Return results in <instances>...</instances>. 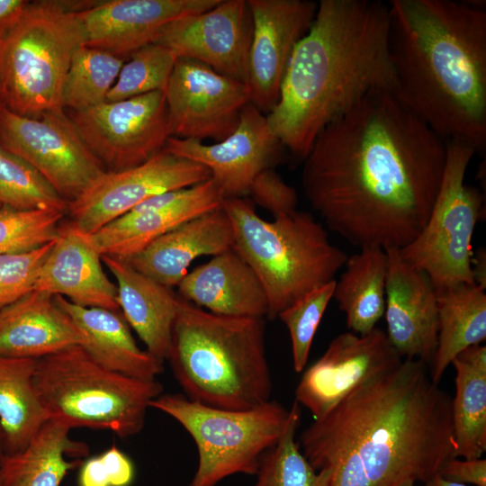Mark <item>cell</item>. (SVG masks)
Returning a JSON list of instances; mask_svg holds the SVG:
<instances>
[{"label": "cell", "instance_id": "cell-23", "mask_svg": "<svg viewBox=\"0 0 486 486\" xmlns=\"http://www.w3.org/2000/svg\"><path fill=\"white\" fill-rule=\"evenodd\" d=\"M177 295L218 315L262 319L268 315L259 279L233 248L187 273L177 285Z\"/></svg>", "mask_w": 486, "mask_h": 486}, {"label": "cell", "instance_id": "cell-41", "mask_svg": "<svg viewBox=\"0 0 486 486\" xmlns=\"http://www.w3.org/2000/svg\"><path fill=\"white\" fill-rule=\"evenodd\" d=\"M248 194L274 218L297 210L296 190L287 184L273 168L265 169L256 176Z\"/></svg>", "mask_w": 486, "mask_h": 486}, {"label": "cell", "instance_id": "cell-1", "mask_svg": "<svg viewBox=\"0 0 486 486\" xmlns=\"http://www.w3.org/2000/svg\"><path fill=\"white\" fill-rule=\"evenodd\" d=\"M446 145L394 92L373 94L316 137L302 160L304 195L350 244L401 248L428 219Z\"/></svg>", "mask_w": 486, "mask_h": 486}, {"label": "cell", "instance_id": "cell-14", "mask_svg": "<svg viewBox=\"0 0 486 486\" xmlns=\"http://www.w3.org/2000/svg\"><path fill=\"white\" fill-rule=\"evenodd\" d=\"M164 94L172 137L202 142L206 139L218 142L230 136L250 103L246 83L180 58Z\"/></svg>", "mask_w": 486, "mask_h": 486}, {"label": "cell", "instance_id": "cell-15", "mask_svg": "<svg viewBox=\"0 0 486 486\" xmlns=\"http://www.w3.org/2000/svg\"><path fill=\"white\" fill-rule=\"evenodd\" d=\"M402 359L379 328L364 335L341 333L303 372L295 389V401L314 420L320 419L358 385L394 368Z\"/></svg>", "mask_w": 486, "mask_h": 486}, {"label": "cell", "instance_id": "cell-24", "mask_svg": "<svg viewBox=\"0 0 486 486\" xmlns=\"http://www.w3.org/2000/svg\"><path fill=\"white\" fill-rule=\"evenodd\" d=\"M83 337L54 295L32 290L0 309V356L40 359Z\"/></svg>", "mask_w": 486, "mask_h": 486}, {"label": "cell", "instance_id": "cell-48", "mask_svg": "<svg viewBox=\"0 0 486 486\" xmlns=\"http://www.w3.org/2000/svg\"><path fill=\"white\" fill-rule=\"evenodd\" d=\"M1 206H2V205H1V203H0V207H1Z\"/></svg>", "mask_w": 486, "mask_h": 486}, {"label": "cell", "instance_id": "cell-47", "mask_svg": "<svg viewBox=\"0 0 486 486\" xmlns=\"http://www.w3.org/2000/svg\"><path fill=\"white\" fill-rule=\"evenodd\" d=\"M415 482L412 481H406L398 486H414Z\"/></svg>", "mask_w": 486, "mask_h": 486}, {"label": "cell", "instance_id": "cell-46", "mask_svg": "<svg viewBox=\"0 0 486 486\" xmlns=\"http://www.w3.org/2000/svg\"><path fill=\"white\" fill-rule=\"evenodd\" d=\"M5 456L4 436L0 426V464Z\"/></svg>", "mask_w": 486, "mask_h": 486}, {"label": "cell", "instance_id": "cell-45", "mask_svg": "<svg viewBox=\"0 0 486 486\" xmlns=\"http://www.w3.org/2000/svg\"><path fill=\"white\" fill-rule=\"evenodd\" d=\"M423 486H469V485L447 481L444 479L443 477H441L438 473H436L433 475L431 478H429L428 481H426Z\"/></svg>", "mask_w": 486, "mask_h": 486}, {"label": "cell", "instance_id": "cell-26", "mask_svg": "<svg viewBox=\"0 0 486 486\" xmlns=\"http://www.w3.org/2000/svg\"><path fill=\"white\" fill-rule=\"evenodd\" d=\"M83 337L81 346L101 366L133 378L156 380L163 363L136 344L121 310L83 307L54 295Z\"/></svg>", "mask_w": 486, "mask_h": 486}, {"label": "cell", "instance_id": "cell-34", "mask_svg": "<svg viewBox=\"0 0 486 486\" xmlns=\"http://www.w3.org/2000/svg\"><path fill=\"white\" fill-rule=\"evenodd\" d=\"M125 60L100 50L79 46L66 76L63 109L81 112L104 103Z\"/></svg>", "mask_w": 486, "mask_h": 486}, {"label": "cell", "instance_id": "cell-40", "mask_svg": "<svg viewBox=\"0 0 486 486\" xmlns=\"http://www.w3.org/2000/svg\"><path fill=\"white\" fill-rule=\"evenodd\" d=\"M79 468L78 486H130L135 476L132 461L115 446L83 461Z\"/></svg>", "mask_w": 486, "mask_h": 486}, {"label": "cell", "instance_id": "cell-31", "mask_svg": "<svg viewBox=\"0 0 486 486\" xmlns=\"http://www.w3.org/2000/svg\"><path fill=\"white\" fill-rule=\"evenodd\" d=\"M452 364L456 373L451 401L456 458H482L486 451V346H469Z\"/></svg>", "mask_w": 486, "mask_h": 486}, {"label": "cell", "instance_id": "cell-13", "mask_svg": "<svg viewBox=\"0 0 486 486\" xmlns=\"http://www.w3.org/2000/svg\"><path fill=\"white\" fill-rule=\"evenodd\" d=\"M210 178L201 164L162 150L137 166L106 170L68 202L67 212L80 230L93 234L150 196Z\"/></svg>", "mask_w": 486, "mask_h": 486}, {"label": "cell", "instance_id": "cell-21", "mask_svg": "<svg viewBox=\"0 0 486 486\" xmlns=\"http://www.w3.org/2000/svg\"><path fill=\"white\" fill-rule=\"evenodd\" d=\"M102 262L89 234L71 221L60 225L33 290L60 295L83 307L121 310L116 284L104 273Z\"/></svg>", "mask_w": 486, "mask_h": 486}, {"label": "cell", "instance_id": "cell-33", "mask_svg": "<svg viewBox=\"0 0 486 486\" xmlns=\"http://www.w3.org/2000/svg\"><path fill=\"white\" fill-rule=\"evenodd\" d=\"M301 406L294 400L278 442L261 457L255 486H330L332 471L315 470L295 440Z\"/></svg>", "mask_w": 486, "mask_h": 486}, {"label": "cell", "instance_id": "cell-10", "mask_svg": "<svg viewBox=\"0 0 486 486\" xmlns=\"http://www.w3.org/2000/svg\"><path fill=\"white\" fill-rule=\"evenodd\" d=\"M475 152L466 144L447 141L442 180L428 219L416 238L399 248L401 257L425 272L436 290L474 284L472 238L483 198L465 184V175Z\"/></svg>", "mask_w": 486, "mask_h": 486}, {"label": "cell", "instance_id": "cell-11", "mask_svg": "<svg viewBox=\"0 0 486 486\" xmlns=\"http://www.w3.org/2000/svg\"><path fill=\"white\" fill-rule=\"evenodd\" d=\"M0 144L32 166L68 202L106 171L64 109L27 117L0 104Z\"/></svg>", "mask_w": 486, "mask_h": 486}, {"label": "cell", "instance_id": "cell-9", "mask_svg": "<svg viewBox=\"0 0 486 486\" xmlns=\"http://www.w3.org/2000/svg\"><path fill=\"white\" fill-rule=\"evenodd\" d=\"M149 407L176 419L194 439L198 465L190 486H216L236 473L256 475L261 457L278 442L289 416V410L274 400L235 410L170 393L160 394Z\"/></svg>", "mask_w": 486, "mask_h": 486}, {"label": "cell", "instance_id": "cell-7", "mask_svg": "<svg viewBox=\"0 0 486 486\" xmlns=\"http://www.w3.org/2000/svg\"><path fill=\"white\" fill-rule=\"evenodd\" d=\"M87 4L28 2L0 34V104L27 117L63 109L67 73L83 34L76 11Z\"/></svg>", "mask_w": 486, "mask_h": 486}, {"label": "cell", "instance_id": "cell-16", "mask_svg": "<svg viewBox=\"0 0 486 486\" xmlns=\"http://www.w3.org/2000/svg\"><path fill=\"white\" fill-rule=\"evenodd\" d=\"M252 16L246 0H220L210 10L167 23L155 43L248 83Z\"/></svg>", "mask_w": 486, "mask_h": 486}, {"label": "cell", "instance_id": "cell-38", "mask_svg": "<svg viewBox=\"0 0 486 486\" xmlns=\"http://www.w3.org/2000/svg\"><path fill=\"white\" fill-rule=\"evenodd\" d=\"M336 280L311 290L278 317L286 326L291 338L292 364L295 372H302L310 347L326 309L333 298Z\"/></svg>", "mask_w": 486, "mask_h": 486}, {"label": "cell", "instance_id": "cell-42", "mask_svg": "<svg viewBox=\"0 0 486 486\" xmlns=\"http://www.w3.org/2000/svg\"><path fill=\"white\" fill-rule=\"evenodd\" d=\"M438 474L450 482L486 486V460L453 458L441 466Z\"/></svg>", "mask_w": 486, "mask_h": 486}, {"label": "cell", "instance_id": "cell-8", "mask_svg": "<svg viewBox=\"0 0 486 486\" xmlns=\"http://www.w3.org/2000/svg\"><path fill=\"white\" fill-rule=\"evenodd\" d=\"M34 387L49 419L122 438L142 430L150 402L163 393L157 380L110 371L78 345L38 359Z\"/></svg>", "mask_w": 486, "mask_h": 486}, {"label": "cell", "instance_id": "cell-2", "mask_svg": "<svg viewBox=\"0 0 486 486\" xmlns=\"http://www.w3.org/2000/svg\"><path fill=\"white\" fill-rule=\"evenodd\" d=\"M451 401L427 363L403 358L314 420L298 445L315 470L332 471L330 486L425 482L456 458Z\"/></svg>", "mask_w": 486, "mask_h": 486}, {"label": "cell", "instance_id": "cell-12", "mask_svg": "<svg viewBox=\"0 0 486 486\" xmlns=\"http://www.w3.org/2000/svg\"><path fill=\"white\" fill-rule=\"evenodd\" d=\"M68 116L91 152L108 168L137 166L163 150L172 130L164 92L155 91Z\"/></svg>", "mask_w": 486, "mask_h": 486}, {"label": "cell", "instance_id": "cell-29", "mask_svg": "<svg viewBox=\"0 0 486 486\" xmlns=\"http://www.w3.org/2000/svg\"><path fill=\"white\" fill-rule=\"evenodd\" d=\"M438 333L429 364L432 381L439 383L453 360L486 338V293L475 284H457L436 290Z\"/></svg>", "mask_w": 486, "mask_h": 486}, {"label": "cell", "instance_id": "cell-39", "mask_svg": "<svg viewBox=\"0 0 486 486\" xmlns=\"http://www.w3.org/2000/svg\"><path fill=\"white\" fill-rule=\"evenodd\" d=\"M54 240L32 251L0 255V309L33 290Z\"/></svg>", "mask_w": 486, "mask_h": 486}, {"label": "cell", "instance_id": "cell-6", "mask_svg": "<svg viewBox=\"0 0 486 486\" xmlns=\"http://www.w3.org/2000/svg\"><path fill=\"white\" fill-rule=\"evenodd\" d=\"M221 208L231 223L233 249L266 292L269 319L277 318L316 287L336 280L347 259L310 212L296 210L266 220L242 197L225 198Z\"/></svg>", "mask_w": 486, "mask_h": 486}, {"label": "cell", "instance_id": "cell-32", "mask_svg": "<svg viewBox=\"0 0 486 486\" xmlns=\"http://www.w3.org/2000/svg\"><path fill=\"white\" fill-rule=\"evenodd\" d=\"M37 362L0 356V426L5 455L24 449L49 420L34 387Z\"/></svg>", "mask_w": 486, "mask_h": 486}, {"label": "cell", "instance_id": "cell-35", "mask_svg": "<svg viewBox=\"0 0 486 486\" xmlns=\"http://www.w3.org/2000/svg\"><path fill=\"white\" fill-rule=\"evenodd\" d=\"M0 203L15 210L63 212L68 204L32 166L1 144Z\"/></svg>", "mask_w": 486, "mask_h": 486}, {"label": "cell", "instance_id": "cell-37", "mask_svg": "<svg viewBox=\"0 0 486 486\" xmlns=\"http://www.w3.org/2000/svg\"><path fill=\"white\" fill-rule=\"evenodd\" d=\"M65 212L0 207V255L35 250L53 241Z\"/></svg>", "mask_w": 486, "mask_h": 486}, {"label": "cell", "instance_id": "cell-25", "mask_svg": "<svg viewBox=\"0 0 486 486\" xmlns=\"http://www.w3.org/2000/svg\"><path fill=\"white\" fill-rule=\"evenodd\" d=\"M116 281L118 304L126 321L160 362L166 360L179 297L136 270L127 260L102 256Z\"/></svg>", "mask_w": 486, "mask_h": 486}, {"label": "cell", "instance_id": "cell-5", "mask_svg": "<svg viewBox=\"0 0 486 486\" xmlns=\"http://www.w3.org/2000/svg\"><path fill=\"white\" fill-rule=\"evenodd\" d=\"M166 360L191 400L235 410L270 400L262 318L218 315L179 297Z\"/></svg>", "mask_w": 486, "mask_h": 486}, {"label": "cell", "instance_id": "cell-3", "mask_svg": "<svg viewBox=\"0 0 486 486\" xmlns=\"http://www.w3.org/2000/svg\"><path fill=\"white\" fill-rule=\"evenodd\" d=\"M396 86L389 4L321 0L292 53L267 122L303 160L329 123L373 94L396 93Z\"/></svg>", "mask_w": 486, "mask_h": 486}, {"label": "cell", "instance_id": "cell-36", "mask_svg": "<svg viewBox=\"0 0 486 486\" xmlns=\"http://www.w3.org/2000/svg\"><path fill=\"white\" fill-rule=\"evenodd\" d=\"M177 57L168 48L152 43L134 51L124 62L105 102L148 93L165 92Z\"/></svg>", "mask_w": 486, "mask_h": 486}, {"label": "cell", "instance_id": "cell-19", "mask_svg": "<svg viewBox=\"0 0 486 486\" xmlns=\"http://www.w3.org/2000/svg\"><path fill=\"white\" fill-rule=\"evenodd\" d=\"M220 0H110L76 11L83 45L129 58L155 43L170 22L210 10Z\"/></svg>", "mask_w": 486, "mask_h": 486}, {"label": "cell", "instance_id": "cell-30", "mask_svg": "<svg viewBox=\"0 0 486 486\" xmlns=\"http://www.w3.org/2000/svg\"><path fill=\"white\" fill-rule=\"evenodd\" d=\"M344 266L333 298L346 315L347 328L364 335L384 315L387 255L382 248H361Z\"/></svg>", "mask_w": 486, "mask_h": 486}, {"label": "cell", "instance_id": "cell-4", "mask_svg": "<svg viewBox=\"0 0 486 486\" xmlns=\"http://www.w3.org/2000/svg\"><path fill=\"white\" fill-rule=\"evenodd\" d=\"M400 100L446 141L486 145V11L476 2L391 0Z\"/></svg>", "mask_w": 486, "mask_h": 486}, {"label": "cell", "instance_id": "cell-28", "mask_svg": "<svg viewBox=\"0 0 486 486\" xmlns=\"http://www.w3.org/2000/svg\"><path fill=\"white\" fill-rule=\"evenodd\" d=\"M70 428L46 421L22 451L0 464V486H60L66 474L80 467L88 446L69 436Z\"/></svg>", "mask_w": 486, "mask_h": 486}, {"label": "cell", "instance_id": "cell-20", "mask_svg": "<svg viewBox=\"0 0 486 486\" xmlns=\"http://www.w3.org/2000/svg\"><path fill=\"white\" fill-rule=\"evenodd\" d=\"M384 249L385 333L402 358L418 359L429 366L437 343L436 289L425 272L401 257L399 248Z\"/></svg>", "mask_w": 486, "mask_h": 486}, {"label": "cell", "instance_id": "cell-43", "mask_svg": "<svg viewBox=\"0 0 486 486\" xmlns=\"http://www.w3.org/2000/svg\"><path fill=\"white\" fill-rule=\"evenodd\" d=\"M29 1L0 0V34L22 14Z\"/></svg>", "mask_w": 486, "mask_h": 486}, {"label": "cell", "instance_id": "cell-27", "mask_svg": "<svg viewBox=\"0 0 486 486\" xmlns=\"http://www.w3.org/2000/svg\"><path fill=\"white\" fill-rule=\"evenodd\" d=\"M224 197L212 178L191 186L182 201L138 215H122L90 239L102 256L128 259L178 225L221 207Z\"/></svg>", "mask_w": 486, "mask_h": 486}, {"label": "cell", "instance_id": "cell-17", "mask_svg": "<svg viewBox=\"0 0 486 486\" xmlns=\"http://www.w3.org/2000/svg\"><path fill=\"white\" fill-rule=\"evenodd\" d=\"M284 148L266 115L249 103L226 139L205 144L170 137L163 150L205 166L225 199L247 195L256 176L279 162Z\"/></svg>", "mask_w": 486, "mask_h": 486}, {"label": "cell", "instance_id": "cell-44", "mask_svg": "<svg viewBox=\"0 0 486 486\" xmlns=\"http://www.w3.org/2000/svg\"><path fill=\"white\" fill-rule=\"evenodd\" d=\"M471 268L472 280L475 285L485 290L486 288V249L479 248L472 256Z\"/></svg>", "mask_w": 486, "mask_h": 486}, {"label": "cell", "instance_id": "cell-22", "mask_svg": "<svg viewBox=\"0 0 486 486\" xmlns=\"http://www.w3.org/2000/svg\"><path fill=\"white\" fill-rule=\"evenodd\" d=\"M230 220L220 207L193 218L154 239L127 260L160 284L177 286L187 268L202 256H216L233 248Z\"/></svg>", "mask_w": 486, "mask_h": 486}, {"label": "cell", "instance_id": "cell-18", "mask_svg": "<svg viewBox=\"0 0 486 486\" xmlns=\"http://www.w3.org/2000/svg\"><path fill=\"white\" fill-rule=\"evenodd\" d=\"M252 16L248 87L250 104L267 115L279 99L292 53L310 29L318 3L248 0Z\"/></svg>", "mask_w": 486, "mask_h": 486}]
</instances>
